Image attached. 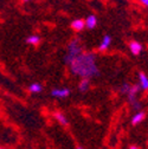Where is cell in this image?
Instances as JSON below:
<instances>
[{"label":"cell","mask_w":148,"mask_h":149,"mask_svg":"<svg viewBox=\"0 0 148 149\" xmlns=\"http://www.w3.org/2000/svg\"><path fill=\"white\" fill-rule=\"evenodd\" d=\"M40 42V38H39V36H29L27 37V39H26V43L30 44V45H38Z\"/></svg>","instance_id":"cell-13"},{"label":"cell","mask_w":148,"mask_h":149,"mask_svg":"<svg viewBox=\"0 0 148 149\" xmlns=\"http://www.w3.org/2000/svg\"><path fill=\"white\" fill-rule=\"evenodd\" d=\"M71 94L70 89L68 88H59V89H53L51 91V95L56 98H65Z\"/></svg>","instance_id":"cell-4"},{"label":"cell","mask_w":148,"mask_h":149,"mask_svg":"<svg viewBox=\"0 0 148 149\" xmlns=\"http://www.w3.org/2000/svg\"><path fill=\"white\" fill-rule=\"evenodd\" d=\"M54 117H56V120H57L61 124H63V125H66V124H68V120H66V117H65L62 113H56V114H54Z\"/></svg>","instance_id":"cell-14"},{"label":"cell","mask_w":148,"mask_h":149,"mask_svg":"<svg viewBox=\"0 0 148 149\" xmlns=\"http://www.w3.org/2000/svg\"><path fill=\"white\" fill-rule=\"evenodd\" d=\"M71 27L75 30V31L80 32V31H82V30L85 27V23H84V20H82V19H76V20H73V22L71 23Z\"/></svg>","instance_id":"cell-9"},{"label":"cell","mask_w":148,"mask_h":149,"mask_svg":"<svg viewBox=\"0 0 148 149\" xmlns=\"http://www.w3.org/2000/svg\"><path fill=\"white\" fill-rule=\"evenodd\" d=\"M82 52V46H81V42L78 39H73L70 42L69 46H68V51L65 54V63L69 64L73 58L77 57V56Z\"/></svg>","instance_id":"cell-3"},{"label":"cell","mask_w":148,"mask_h":149,"mask_svg":"<svg viewBox=\"0 0 148 149\" xmlns=\"http://www.w3.org/2000/svg\"><path fill=\"white\" fill-rule=\"evenodd\" d=\"M71 72L81 78L91 79L98 76V68L96 65V57L94 53L81 52L69 64Z\"/></svg>","instance_id":"cell-1"},{"label":"cell","mask_w":148,"mask_h":149,"mask_svg":"<svg viewBox=\"0 0 148 149\" xmlns=\"http://www.w3.org/2000/svg\"><path fill=\"white\" fill-rule=\"evenodd\" d=\"M85 23V27L88 29H95L96 25H97V18L95 15H89L87 19L84 20Z\"/></svg>","instance_id":"cell-7"},{"label":"cell","mask_w":148,"mask_h":149,"mask_svg":"<svg viewBox=\"0 0 148 149\" xmlns=\"http://www.w3.org/2000/svg\"><path fill=\"white\" fill-rule=\"evenodd\" d=\"M139 81H140V88L143 90H148V77L146 76V73L140 72L139 73Z\"/></svg>","instance_id":"cell-8"},{"label":"cell","mask_w":148,"mask_h":149,"mask_svg":"<svg viewBox=\"0 0 148 149\" xmlns=\"http://www.w3.org/2000/svg\"><path fill=\"white\" fill-rule=\"evenodd\" d=\"M139 90H140V85H129V84H127V83H124V84L121 86V89H120V91L122 92V94L127 95L129 103L132 104V107H133L135 110H139V109L141 108L140 103L136 101V95H138Z\"/></svg>","instance_id":"cell-2"},{"label":"cell","mask_w":148,"mask_h":149,"mask_svg":"<svg viewBox=\"0 0 148 149\" xmlns=\"http://www.w3.org/2000/svg\"><path fill=\"white\" fill-rule=\"evenodd\" d=\"M77 149H82V148H81V147H78V148H77Z\"/></svg>","instance_id":"cell-19"},{"label":"cell","mask_w":148,"mask_h":149,"mask_svg":"<svg viewBox=\"0 0 148 149\" xmlns=\"http://www.w3.org/2000/svg\"><path fill=\"white\" fill-rule=\"evenodd\" d=\"M0 149H6V148H3V147H0Z\"/></svg>","instance_id":"cell-17"},{"label":"cell","mask_w":148,"mask_h":149,"mask_svg":"<svg viewBox=\"0 0 148 149\" xmlns=\"http://www.w3.org/2000/svg\"><path fill=\"white\" fill-rule=\"evenodd\" d=\"M42 90H43V86L39 83H32L29 86V91L31 94H38V92H42Z\"/></svg>","instance_id":"cell-12"},{"label":"cell","mask_w":148,"mask_h":149,"mask_svg":"<svg viewBox=\"0 0 148 149\" xmlns=\"http://www.w3.org/2000/svg\"><path fill=\"white\" fill-rule=\"evenodd\" d=\"M23 1H30V0H23Z\"/></svg>","instance_id":"cell-18"},{"label":"cell","mask_w":148,"mask_h":149,"mask_svg":"<svg viewBox=\"0 0 148 149\" xmlns=\"http://www.w3.org/2000/svg\"><path fill=\"white\" fill-rule=\"evenodd\" d=\"M89 86H90V83H89V79L88 78H82L80 84H78V89L80 91L82 92H87L89 90Z\"/></svg>","instance_id":"cell-11"},{"label":"cell","mask_w":148,"mask_h":149,"mask_svg":"<svg viewBox=\"0 0 148 149\" xmlns=\"http://www.w3.org/2000/svg\"><path fill=\"white\" fill-rule=\"evenodd\" d=\"M110 44H112V37L108 36V34H105V36L103 37L102 42H101V45L98 46V50H100V51H105V50H108V47L110 46Z\"/></svg>","instance_id":"cell-5"},{"label":"cell","mask_w":148,"mask_h":149,"mask_svg":"<svg viewBox=\"0 0 148 149\" xmlns=\"http://www.w3.org/2000/svg\"><path fill=\"white\" fill-rule=\"evenodd\" d=\"M140 3L143 5V6H146V7H148V0H140Z\"/></svg>","instance_id":"cell-15"},{"label":"cell","mask_w":148,"mask_h":149,"mask_svg":"<svg viewBox=\"0 0 148 149\" xmlns=\"http://www.w3.org/2000/svg\"><path fill=\"white\" fill-rule=\"evenodd\" d=\"M131 149H139V148H138L136 146H132V147H131Z\"/></svg>","instance_id":"cell-16"},{"label":"cell","mask_w":148,"mask_h":149,"mask_svg":"<svg viewBox=\"0 0 148 149\" xmlns=\"http://www.w3.org/2000/svg\"><path fill=\"white\" fill-rule=\"evenodd\" d=\"M145 117H146V114L143 113V111H139V113H136V114L133 116V118H132V124H133V125L140 124V123L145 120Z\"/></svg>","instance_id":"cell-10"},{"label":"cell","mask_w":148,"mask_h":149,"mask_svg":"<svg viewBox=\"0 0 148 149\" xmlns=\"http://www.w3.org/2000/svg\"><path fill=\"white\" fill-rule=\"evenodd\" d=\"M129 49H131L132 53L135 54V56H139L142 51V45L139 43V42H131V44H129Z\"/></svg>","instance_id":"cell-6"}]
</instances>
